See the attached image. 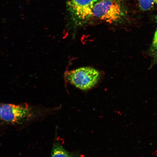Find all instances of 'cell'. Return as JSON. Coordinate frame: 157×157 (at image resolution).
Instances as JSON below:
<instances>
[{
	"instance_id": "6da1fadb",
	"label": "cell",
	"mask_w": 157,
	"mask_h": 157,
	"mask_svg": "<svg viewBox=\"0 0 157 157\" xmlns=\"http://www.w3.org/2000/svg\"><path fill=\"white\" fill-rule=\"evenodd\" d=\"M124 15L122 6L117 0H100L94 6L93 16L107 23L117 22Z\"/></svg>"
},
{
	"instance_id": "5b68a950",
	"label": "cell",
	"mask_w": 157,
	"mask_h": 157,
	"mask_svg": "<svg viewBox=\"0 0 157 157\" xmlns=\"http://www.w3.org/2000/svg\"><path fill=\"white\" fill-rule=\"evenodd\" d=\"M51 157H72L62 146L58 144H55Z\"/></svg>"
},
{
	"instance_id": "ba28073f",
	"label": "cell",
	"mask_w": 157,
	"mask_h": 157,
	"mask_svg": "<svg viewBox=\"0 0 157 157\" xmlns=\"http://www.w3.org/2000/svg\"><path fill=\"white\" fill-rule=\"evenodd\" d=\"M152 55L154 58V61L157 63V50L151 51Z\"/></svg>"
},
{
	"instance_id": "30bf717a",
	"label": "cell",
	"mask_w": 157,
	"mask_h": 157,
	"mask_svg": "<svg viewBox=\"0 0 157 157\" xmlns=\"http://www.w3.org/2000/svg\"><path fill=\"white\" fill-rule=\"evenodd\" d=\"M155 19H156V21H157V14L156 16Z\"/></svg>"
},
{
	"instance_id": "52a82bcc",
	"label": "cell",
	"mask_w": 157,
	"mask_h": 157,
	"mask_svg": "<svg viewBox=\"0 0 157 157\" xmlns=\"http://www.w3.org/2000/svg\"><path fill=\"white\" fill-rule=\"evenodd\" d=\"M157 50V29L155 33L154 38L153 39L152 41L151 51L156 50Z\"/></svg>"
},
{
	"instance_id": "7a4b0ae2",
	"label": "cell",
	"mask_w": 157,
	"mask_h": 157,
	"mask_svg": "<svg viewBox=\"0 0 157 157\" xmlns=\"http://www.w3.org/2000/svg\"><path fill=\"white\" fill-rule=\"evenodd\" d=\"M67 79L75 87L83 90H88L97 85L100 78V74L95 69L80 67L68 72Z\"/></svg>"
},
{
	"instance_id": "277c9868",
	"label": "cell",
	"mask_w": 157,
	"mask_h": 157,
	"mask_svg": "<svg viewBox=\"0 0 157 157\" xmlns=\"http://www.w3.org/2000/svg\"><path fill=\"white\" fill-rule=\"evenodd\" d=\"M98 0H67L73 16L78 21H84L93 16L94 5Z\"/></svg>"
},
{
	"instance_id": "9c48e42d",
	"label": "cell",
	"mask_w": 157,
	"mask_h": 157,
	"mask_svg": "<svg viewBox=\"0 0 157 157\" xmlns=\"http://www.w3.org/2000/svg\"><path fill=\"white\" fill-rule=\"evenodd\" d=\"M1 109L2 105H0V120L1 119Z\"/></svg>"
},
{
	"instance_id": "8992f818",
	"label": "cell",
	"mask_w": 157,
	"mask_h": 157,
	"mask_svg": "<svg viewBox=\"0 0 157 157\" xmlns=\"http://www.w3.org/2000/svg\"><path fill=\"white\" fill-rule=\"evenodd\" d=\"M139 4L142 10H149L157 5V0H139Z\"/></svg>"
},
{
	"instance_id": "3957f363",
	"label": "cell",
	"mask_w": 157,
	"mask_h": 157,
	"mask_svg": "<svg viewBox=\"0 0 157 157\" xmlns=\"http://www.w3.org/2000/svg\"><path fill=\"white\" fill-rule=\"evenodd\" d=\"M33 115L32 109L26 105H2L1 119L7 123H21L30 119Z\"/></svg>"
}]
</instances>
